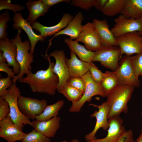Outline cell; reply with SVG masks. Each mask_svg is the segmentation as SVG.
<instances>
[{
	"mask_svg": "<svg viewBox=\"0 0 142 142\" xmlns=\"http://www.w3.org/2000/svg\"><path fill=\"white\" fill-rule=\"evenodd\" d=\"M50 56L53 57L55 59V63L53 70L59 78V82L57 91L59 93L70 77L68 69L66 63V57L63 51L58 50L52 52L50 54Z\"/></svg>",
	"mask_w": 142,
	"mask_h": 142,
	"instance_id": "13",
	"label": "cell"
},
{
	"mask_svg": "<svg viewBox=\"0 0 142 142\" xmlns=\"http://www.w3.org/2000/svg\"><path fill=\"white\" fill-rule=\"evenodd\" d=\"M21 142H50V139L34 129L29 133L26 134Z\"/></svg>",
	"mask_w": 142,
	"mask_h": 142,
	"instance_id": "30",
	"label": "cell"
},
{
	"mask_svg": "<svg viewBox=\"0 0 142 142\" xmlns=\"http://www.w3.org/2000/svg\"><path fill=\"white\" fill-rule=\"evenodd\" d=\"M116 38L120 50L121 57L124 54L130 56L142 51V36L137 32L126 33Z\"/></svg>",
	"mask_w": 142,
	"mask_h": 142,
	"instance_id": "7",
	"label": "cell"
},
{
	"mask_svg": "<svg viewBox=\"0 0 142 142\" xmlns=\"http://www.w3.org/2000/svg\"><path fill=\"white\" fill-rule=\"evenodd\" d=\"M14 23L12 26L14 29L21 28L27 34L30 42L31 49L30 52L34 53L36 45L39 41L44 42L45 39L40 35L35 33L32 29L31 25L23 17L22 13L19 12L14 13L13 18Z\"/></svg>",
	"mask_w": 142,
	"mask_h": 142,
	"instance_id": "16",
	"label": "cell"
},
{
	"mask_svg": "<svg viewBox=\"0 0 142 142\" xmlns=\"http://www.w3.org/2000/svg\"><path fill=\"white\" fill-rule=\"evenodd\" d=\"M133 142H136V141H134Z\"/></svg>",
	"mask_w": 142,
	"mask_h": 142,
	"instance_id": "45",
	"label": "cell"
},
{
	"mask_svg": "<svg viewBox=\"0 0 142 142\" xmlns=\"http://www.w3.org/2000/svg\"><path fill=\"white\" fill-rule=\"evenodd\" d=\"M95 52L92 62H99L101 65L113 72L119 66L121 51L118 46L105 47L102 46Z\"/></svg>",
	"mask_w": 142,
	"mask_h": 142,
	"instance_id": "6",
	"label": "cell"
},
{
	"mask_svg": "<svg viewBox=\"0 0 142 142\" xmlns=\"http://www.w3.org/2000/svg\"><path fill=\"white\" fill-rule=\"evenodd\" d=\"M114 21V25L111 30L116 38L124 34L135 32L142 36V18L137 19L128 18L120 14Z\"/></svg>",
	"mask_w": 142,
	"mask_h": 142,
	"instance_id": "10",
	"label": "cell"
},
{
	"mask_svg": "<svg viewBox=\"0 0 142 142\" xmlns=\"http://www.w3.org/2000/svg\"><path fill=\"white\" fill-rule=\"evenodd\" d=\"M6 61L7 60L4 57L3 53L0 51V71L5 72L7 75L13 79L16 76L13 72V69L9 68Z\"/></svg>",
	"mask_w": 142,
	"mask_h": 142,
	"instance_id": "37",
	"label": "cell"
},
{
	"mask_svg": "<svg viewBox=\"0 0 142 142\" xmlns=\"http://www.w3.org/2000/svg\"><path fill=\"white\" fill-rule=\"evenodd\" d=\"M141 114L142 115V111H141Z\"/></svg>",
	"mask_w": 142,
	"mask_h": 142,
	"instance_id": "44",
	"label": "cell"
},
{
	"mask_svg": "<svg viewBox=\"0 0 142 142\" xmlns=\"http://www.w3.org/2000/svg\"><path fill=\"white\" fill-rule=\"evenodd\" d=\"M67 83L71 86L80 90L83 93L85 88V83L81 77H70Z\"/></svg>",
	"mask_w": 142,
	"mask_h": 142,
	"instance_id": "35",
	"label": "cell"
},
{
	"mask_svg": "<svg viewBox=\"0 0 142 142\" xmlns=\"http://www.w3.org/2000/svg\"><path fill=\"white\" fill-rule=\"evenodd\" d=\"M100 84L107 95L111 90L119 84L114 72L107 71L103 73V78Z\"/></svg>",
	"mask_w": 142,
	"mask_h": 142,
	"instance_id": "28",
	"label": "cell"
},
{
	"mask_svg": "<svg viewBox=\"0 0 142 142\" xmlns=\"http://www.w3.org/2000/svg\"><path fill=\"white\" fill-rule=\"evenodd\" d=\"M26 6L29 15L26 20L31 25L36 22L38 17L45 14L50 7L44 3L42 0H29L26 3Z\"/></svg>",
	"mask_w": 142,
	"mask_h": 142,
	"instance_id": "23",
	"label": "cell"
},
{
	"mask_svg": "<svg viewBox=\"0 0 142 142\" xmlns=\"http://www.w3.org/2000/svg\"><path fill=\"white\" fill-rule=\"evenodd\" d=\"M42 55L48 61L49 66L47 69L39 70L34 74L30 70L25 77L18 81L29 85L33 92L45 93L53 95L55 93L59 82L58 77L53 70L55 63L51 62L49 55L47 57Z\"/></svg>",
	"mask_w": 142,
	"mask_h": 142,
	"instance_id": "1",
	"label": "cell"
},
{
	"mask_svg": "<svg viewBox=\"0 0 142 142\" xmlns=\"http://www.w3.org/2000/svg\"><path fill=\"white\" fill-rule=\"evenodd\" d=\"M0 51L3 53L8 66L13 67L15 74H18L20 67L16 60L17 52L16 46L8 37L4 39H0Z\"/></svg>",
	"mask_w": 142,
	"mask_h": 142,
	"instance_id": "18",
	"label": "cell"
},
{
	"mask_svg": "<svg viewBox=\"0 0 142 142\" xmlns=\"http://www.w3.org/2000/svg\"><path fill=\"white\" fill-rule=\"evenodd\" d=\"M89 72L94 81L100 84L103 78V73L92 62L89 63Z\"/></svg>",
	"mask_w": 142,
	"mask_h": 142,
	"instance_id": "34",
	"label": "cell"
},
{
	"mask_svg": "<svg viewBox=\"0 0 142 142\" xmlns=\"http://www.w3.org/2000/svg\"><path fill=\"white\" fill-rule=\"evenodd\" d=\"M130 60L136 78L142 77V51L130 57Z\"/></svg>",
	"mask_w": 142,
	"mask_h": 142,
	"instance_id": "31",
	"label": "cell"
},
{
	"mask_svg": "<svg viewBox=\"0 0 142 142\" xmlns=\"http://www.w3.org/2000/svg\"><path fill=\"white\" fill-rule=\"evenodd\" d=\"M18 105L23 114L29 119L34 120L37 116L42 113L47 105L46 99L39 100L21 95L18 99Z\"/></svg>",
	"mask_w": 142,
	"mask_h": 142,
	"instance_id": "9",
	"label": "cell"
},
{
	"mask_svg": "<svg viewBox=\"0 0 142 142\" xmlns=\"http://www.w3.org/2000/svg\"><path fill=\"white\" fill-rule=\"evenodd\" d=\"M103 46H118L116 38L114 36L106 20L94 19L92 22Z\"/></svg>",
	"mask_w": 142,
	"mask_h": 142,
	"instance_id": "20",
	"label": "cell"
},
{
	"mask_svg": "<svg viewBox=\"0 0 142 142\" xmlns=\"http://www.w3.org/2000/svg\"><path fill=\"white\" fill-rule=\"evenodd\" d=\"M125 0H108L101 11L104 15L112 17L121 13Z\"/></svg>",
	"mask_w": 142,
	"mask_h": 142,
	"instance_id": "27",
	"label": "cell"
},
{
	"mask_svg": "<svg viewBox=\"0 0 142 142\" xmlns=\"http://www.w3.org/2000/svg\"><path fill=\"white\" fill-rule=\"evenodd\" d=\"M43 2L46 5L50 7L59 3L65 2L69 3L71 0H42Z\"/></svg>",
	"mask_w": 142,
	"mask_h": 142,
	"instance_id": "41",
	"label": "cell"
},
{
	"mask_svg": "<svg viewBox=\"0 0 142 142\" xmlns=\"http://www.w3.org/2000/svg\"><path fill=\"white\" fill-rule=\"evenodd\" d=\"M26 134L13 123L9 114L0 120V137L8 142L21 141Z\"/></svg>",
	"mask_w": 142,
	"mask_h": 142,
	"instance_id": "15",
	"label": "cell"
},
{
	"mask_svg": "<svg viewBox=\"0 0 142 142\" xmlns=\"http://www.w3.org/2000/svg\"><path fill=\"white\" fill-rule=\"evenodd\" d=\"M12 78L7 75L6 78L3 77L0 79V97L4 94L7 90V89L12 85Z\"/></svg>",
	"mask_w": 142,
	"mask_h": 142,
	"instance_id": "38",
	"label": "cell"
},
{
	"mask_svg": "<svg viewBox=\"0 0 142 142\" xmlns=\"http://www.w3.org/2000/svg\"><path fill=\"white\" fill-rule=\"evenodd\" d=\"M10 111L8 102L0 97V120L7 117Z\"/></svg>",
	"mask_w": 142,
	"mask_h": 142,
	"instance_id": "39",
	"label": "cell"
},
{
	"mask_svg": "<svg viewBox=\"0 0 142 142\" xmlns=\"http://www.w3.org/2000/svg\"><path fill=\"white\" fill-rule=\"evenodd\" d=\"M10 0H0V11L3 9H9L12 11L14 13L21 11L25 8L23 6L18 4H12Z\"/></svg>",
	"mask_w": 142,
	"mask_h": 142,
	"instance_id": "33",
	"label": "cell"
},
{
	"mask_svg": "<svg viewBox=\"0 0 142 142\" xmlns=\"http://www.w3.org/2000/svg\"><path fill=\"white\" fill-rule=\"evenodd\" d=\"M64 104V101L61 100L54 104L47 105L42 113L36 116V120L47 121L57 116L59 111L63 107Z\"/></svg>",
	"mask_w": 142,
	"mask_h": 142,
	"instance_id": "26",
	"label": "cell"
},
{
	"mask_svg": "<svg viewBox=\"0 0 142 142\" xmlns=\"http://www.w3.org/2000/svg\"><path fill=\"white\" fill-rule=\"evenodd\" d=\"M60 118L58 116L47 121L35 120L31 121L32 126L48 138H53L60 127Z\"/></svg>",
	"mask_w": 142,
	"mask_h": 142,
	"instance_id": "21",
	"label": "cell"
},
{
	"mask_svg": "<svg viewBox=\"0 0 142 142\" xmlns=\"http://www.w3.org/2000/svg\"><path fill=\"white\" fill-rule=\"evenodd\" d=\"M108 121L109 127L105 137L95 138L86 142H118L126 131L123 125V120L120 116H115L109 119Z\"/></svg>",
	"mask_w": 142,
	"mask_h": 142,
	"instance_id": "14",
	"label": "cell"
},
{
	"mask_svg": "<svg viewBox=\"0 0 142 142\" xmlns=\"http://www.w3.org/2000/svg\"><path fill=\"white\" fill-rule=\"evenodd\" d=\"M108 0H94V6L97 9L102 10Z\"/></svg>",
	"mask_w": 142,
	"mask_h": 142,
	"instance_id": "42",
	"label": "cell"
},
{
	"mask_svg": "<svg viewBox=\"0 0 142 142\" xmlns=\"http://www.w3.org/2000/svg\"><path fill=\"white\" fill-rule=\"evenodd\" d=\"M21 95L19 89L16 83L13 82L6 93L1 97L8 103L10 109L9 115L15 125L22 131L24 125L28 124L32 126L31 121L20 111L18 105V100Z\"/></svg>",
	"mask_w": 142,
	"mask_h": 142,
	"instance_id": "4",
	"label": "cell"
},
{
	"mask_svg": "<svg viewBox=\"0 0 142 142\" xmlns=\"http://www.w3.org/2000/svg\"><path fill=\"white\" fill-rule=\"evenodd\" d=\"M89 105L96 107L98 110L95 111L90 116L91 118L95 117L96 121L95 127L93 130L90 133L86 135L84 138L86 141L93 140L95 138V135L98 130L102 128L104 130L108 129L109 124L108 115L110 110V107L105 101L99 105L90 103Z\"/></svg>",
	"mask_w": 142,
	"mask_h": 142,
	"instance_id": "11",
	"label": "cell"
},
{
	"mask_svg": "<svg viewBox=\"0 0 142 142\" xmlns=\"http://www.w3.org/2000/svg\"><path fill=\"white\" fill-rule=\"evenodd\" d=\"M133 131L130 129L122 135L118 142H133Z\"/></svg>",
	"mask_w": 142,
	"mask_h": 142,
	"instance_id": "40",
	"label": "cell"
},
{
	"mask_svg": "<svg viewBox=\"0 0 142 142\" xmlns=\"http://www.w3.org/2000/svg\"><path fill=\"white\" fill-rule=\"evenodd\" d=\"M70 58H65L70 77H81L89 71V63L78 59L73 52L70 51Z\"/></svg>",
	"mask_w": 142,
	"mask_h": 142,
	"instance_id": "22",
	"label": "cell"
},
{
	"mask_svg": "<svg viewBox=\"0 0 142 142\" xmlns=\"http://www.w3.org/2000/svg\"></svg>",
	"mask_w": 142,
	"mask_h": 142,
	"instance_id": "46",
	"label": "cell"
},
{
	"mask_svg": "<svg viewBox=\"0 0 142 142\" xmlns=\"http://www.w3.org/2000/svg\"><path fill=\"white\" fill-rule=\"evenodd\" d=\"M17 30L18 33L14 37V38L11 39V41L17 47L16 60L20 67L19 73L12 80L13 82L15 83L23 78L24 74H28L31 70V64L34 61L33 54L29 52L31 49L30 41L26 40L22 42L20 36L22 29L19 28Z\"/></svg>",
	"mask_w": 142,
	"mask_h": 142,
	"instance_id": "3",
	"label": "cell"
},
{
	"mask_svg": "<svg viewBox=\"0 0 142 142\" xmlns=\"http://www.w3.org/2000/svg\"><path fill=\"white\" fill-rule=\"evenodd\" d=\"M59 93L62 94L72 103L79 100L83 93L80 90L71 86L67 83L64 85Z\"/></svg>",
	"mask_w": 142,
	"mask_h": 142,
	"instance_id": "29",
	"label": "cell"
},
{
	"mask_svg": "<svg viewBox=\"0 0 142 142\" xmlns=\"http://www.w3.org/2000/svg\"><path fill=\"white\" fill-rule=\"evenodd\" d=\"M135 141L136 142H142V126L141 128L140 134Z\"/></svg>",
	"mask_w": 142,
	"mask_h": 142,
	"instance_id": "43",
	"label": "cell"
},
{
	"mask_svg": "<svg viewBox=\"0 0 142 142\" xmlns=\"http://www.w3.org/2000/svg\"><path fill=\"white\" fill-rule=\"evenodd\" d=\"M64 42L71 51L77 54L80 60L88 63L92 62L95 55L94 52L88 50L84 46L70 38H65Z\"/></svg>",
	"mask_w": 142,
	"mask_h": 142,
	"instance_id": "24",
	"label": "cell"
},
{
	"mask_svg": "<svg viewBox=\"0 0 142 142\" xmlns=\"http://www.w3.org/2000/svg\"><path fill=\"white\" fill-rule=\"evenodd\" d=\"M84 18V16L81 12H79L77 13L73 19L64 29L55 33L53 37L49 40V43L46 53H47L48 48L52 44V40L57 36L65 35L69 36L70 38L73 40L77 39L83 29V25H82V23Z\"/></svg>",
	"mask_w": 142,
	"mask_h": 142,
	"instance_id": "19",
	"label": "cell"
},
{
	"mask_svg": "<svg viewBox=\"0 0 142 142\" xmlns=\"http://www.w3.org/2000/svg\"><path fill=\"white\" fill-rule=\"evenodd\" d=\"M134 88L130 85L119 84L108 94L106 101L110 108L108 119L114 116H119L122 113H128L127 104Z\"/></svg>",
	"mask_w": 142,
	"mask_h": 142,
	"instance_id": "2",
	"label": "cell"
},
{
	"mask_svg": "<svg viewBox=\"0 0 142 142\" xmlns=\"http://www.w3.org/2000/svg\"><path fill=\"white\" fill-rule=\"evenodd\" d=\"M74 18L72 15L69 13H65L59 23L53 26H44L37 21L32 23L31 26L32 29L40 32V35L45 39L47 36L55 34L65 28Z\"/></svg>",
	"mask_w": 142,
	"mask_h": 142,
	"instance_id": "17",
	"label": "cell"
},
{
	"mask_svg": "<svg viewBox=\"0 0 142 142\" xmlns=\"http://www.w3.org/2000/svg\"><path fill=\"white\" fill-rule=\"evenodd\" d=\"M130 57L123 55L120 60L119 67L114 72L119 84L139 87L140 85V81L135 76L130 60Z\"/></svg>",
	"mask_w": 142,
	"mask_h": 142,
	"instance_id": "8",
	"label": "cell"
},
{
	"mask_svg": "<svg viewBox=\"0 0 142 142\" xmlns=\"http://www.w3.org/2000/svg\"><path fill=\"white\" fill-rule=\"evenodd\" d=\"M85 84V90L80 99L77 102L72 103L69 109L72 113L79 112L86 102H90L92 98L96 95L106 97V94L100 84L96 82L91 77L89 72L82 77Z\"/></svg>",
	"mask_w": 142,
	"mask_h": 142,
	"instance_id": "5",
	"label": "cell"
},
{
	"mask_svg": "<svg viewBox=\"0 0 142 142\" xmlns=\"http://www.w3.org/2000/svg\"><path fill=\"white\" fill-rule=\"evenodd\" d=\"M75 40L83 43L86 49L93 52L103 46L92 22H88L83 25L82 31Z\"/></svg>",
	"mask_w": 142,
	"mask_h": 142,
	"instance_id": "12",
	"label": "cell"
},
{
	"mask_svg": "<svg viewBox=\"0 0 142 142\" xmlns=\"http://www.w3.org/2000/svg\"><path fill=\"white\" fill-rule=\"evenodd\" d=\"M94 0H72L70 4L74 7L87 10L94 6Z\"/></svg>",
	"mask_w": 142,
	"mask_h": 142,
	"instance_id": "36",
	"label": "cell"
},
{
	"mask_svg": "<svg viewBox=\"0 0 142 142\" xmlns=\"http://www.w3.org/2000/svg\"><path fill=\"white\" fill-rule=\"evenodd\" d=\"M11 20L10 14L7 10L0 14V39H4L7 37L8 34L6 29L8 27V21Z\"/></svg>",
	"mask_w": 142,
	"mask_h": 142,
	"instance_id": "32",
	"label": "cell"
},
{
	"mask_svg": "<svg viewBox=\"0 0 142 142\" xmlns=\"http://www.w3.org/2000/svg\"><path fill=\"white\" fill-rule=\"evenodd\" d=\"M121 14L128 18H142V0H125Z\"/></svg>",
	"mask_w": 142,
	"mask_h": 142,
	"instance_id": "25",
	"label": "cell"
}]
</instances>
